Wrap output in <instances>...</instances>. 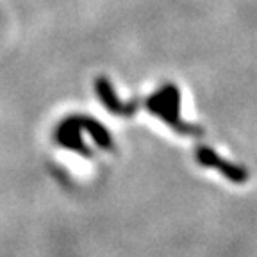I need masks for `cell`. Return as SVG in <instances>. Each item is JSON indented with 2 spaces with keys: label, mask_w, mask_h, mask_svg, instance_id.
<instances>
[{
  "label": "cell",
  "mask_w": 257,
  "mask_h": 257,
  "mask_svg": "<svg viewBox=\"0 0 257 257\" xmlns=\"http://www.w3.org/2000/svg\"><path fill=\"white\" fill-rule=\"evenodd\" d=\"M195 157H197L198 165L205 166V168L218 170L225 179H229L234 184H245V182L248 181V172H246V168L223 159V157H221L216 150L211 149V147H198L197 152H195Z\"/></svg>",
  "instance_id": "2"
},
{
  "label": "cell",
  "mask_w": 257,
  "mask_h": 257,
  "mask_svg": "<svg viewBox=\"0 0 257 257\" xmlns=\"http://www.w3.org/2000/svg\"><path fill=\"white\" fill-rule=\"evenodd\" d=\"M150 112L159 116L161 120L168 123L175 133L186 134V136H200L204 131L198 125L188 123L181 118V93L173 84H166L156 91L147 102Z\"/></svg>",
  "instance_id": "1"
}]
</instances>
